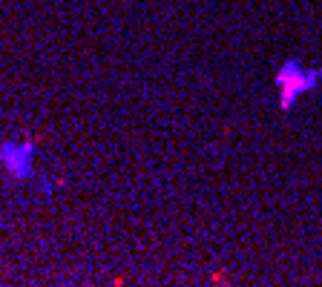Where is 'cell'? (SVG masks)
<instances>
[{
	"instance_id": "2",
	"label": "cell",
	"mask_w": 322,
	"mask_h": 287,
	"mask_svg": "<svg viewBox=\"0 0 322 287\" xmlns=\"http://www.w3.org/2000/svg\"><path fill=\"white\" fill-rule=\"evenodd\" d=\"M35 152L37 138H9L0 144V170L12 181L35 178Z\"/></svg>"
},
{
	"instance_id": "1",
	"label": "cell",
	"mask_w": 322,
	"mask_h": 287,
	"mask_svg": "<svg viewBox=\"0 0 322 287\" xmlns=\"http://www.w3.org/2000/svg\"><path fill=\"white\" fill-rule=\"evenodd\" d=\"M319 78H322V69H305L296 57H288L273 75V84L279 89V109H291L299 95L311 92L319 84Z\"/></svg>"
}]
</instances>
